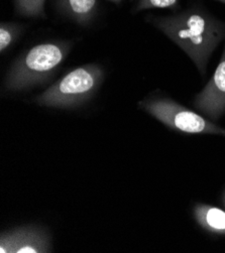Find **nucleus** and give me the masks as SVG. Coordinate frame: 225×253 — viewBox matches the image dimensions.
<instances>
[{"label":"nucleus","mask_w":225,"mask_h":253,"mask_svg":"<svg viewBox=\"0 0 225 253\" xmlns=\"http://www.w3.org/2000/svg\"><path fill=\"white\" fill-rule=\"evenodd\" d=\"M145 21L177 44L202 77L214 50L225 41V21L198 5L168 15H147Z\"/></svg>","instance_id":"nucleus-1"},{"label":"nucleus","mask_w":225,"mask_h":253,"mask_svg":"<svg viewBox=\"0 0 225 253\" xmlns=\"http://www.w3.org/2000/svg\"><path fill=\"white\" fill-rule=\"evenodd\" d=\"M72 47L68 41L39 43L12 64L4 81L7 92H21L48 80L66 60Z\"/></svg>","instance_id":"nucleus-2"},{"label":"nucleus","mask_w":225,"mask_h":253,"mask_svg":"<svg viewBox=\"0 0 225 253\" xmlns=\"http://www.w3.org/2000/svg\"><path fill=\"white\" fill-rule=\"evenodd\" d=\"M104 71L97 64L78 67L35 98L43 107L70 109L82 105L101 86Z\"/></svg>","instance_id":"nucleus-3"},{"label":"nucleus","mask_w":225,"mask_h":253,"mask_svg":"<svg viewBox=\"0 0 225 253\" xmlns=\"http://www.w3.org/2000/svg\"><path fill=\"white\" fill-rule=\"evenodd\" d=\"M138 107L173 130L190 134L225 136V128L169 97L154 96L146 98L139 101Z\"/></svg>","instance_id":"nucleus-4"},{"label":"nucleus","mask_w":225,"mask_h":253,"mask_svg":"<svg viewBox=\"0 0 225 253\" xmlns=\"http://www.w3.org/2000/svg\"><path fill=\"white\" fill-rule=\"evenodd\" d=\"M193 105L211 121H217L225 113V44L213 76L196 94Z\"/></svg>","instance_id":"nucleus-5"},{"label":"nucleus","mask_w":225,"mask_h":253,"mask_svg":"<svg viewBox=\"0 0 225 253\" xmlns=\"http://www.w3.org/2000/svg\"><path fill=\"white\" fill-rule=\"evenodd\" d=\"M49 241L46 234L35 227H22L2 234L0 238L1 253L48 252Z\"/></svg>","instance_id":"nucleus-6"},{"label":"nucleus","mask_w":225,"mask_h":253,"mask_svg":"<svg viewBox=\"0 0 225 253\" xmlns=\"http://www.w3.org/2000/svg\"><path fill=\"white\" fill-rule=\"evenodd\" d=\"M62 14L82 27H87L97 14V0H56Z\"/></svg>","instance_id":"nucleus-7"},{"label":"nucleus","mask_w":225,"mask_h":253,"mask_svg":"<svg viewBox=\"0 0 225 253\" xmlns=\"http://www.w3.org/2000/svg\"><path fill=\"white\" fill-rule=\"evenodd\" d=\"M195 221L202 229L212 234L225 236V211L207 204L198 203L193 208Z\"/></svg>","instance_id":"nucleus-8"},{"label":"nucleus","mask_w":225,"mask_h":253,"mask_svg":"<svg viewBox=\"0 0 225 253\" xmlns=\"http://www.w3.org/2000/svg\"><path fill=\"white\" fill-rule=\"evenodd\" d=\"M15 11L28 18H45V0H13Z\"/></svg>","instance_id":"nucleus-9"},{"label":"nucleus","mask_w":225,"mask_h":253,"mask_svg":"<svg viewBox=\"0 0 225 253\" xmlns=\"http://www.w3.org/2000/svg\"><path fill=\"white\" fill-rule=\"evenodd\" d=\"M23 30V24L15 22H1L0 24V52L5 50L12 45L19 38Z\"/></svg>","instance_id":"nucleus-10"},{"label":"nucleus","mask_w":225,"mask_h":253,"mask_svg":"<svg viewBox=\"0 0 225 253\" xmlns=\"http://www.w3.org/2000/svg\"><path fill=\"white\" fill-rule=\"evenodd\" d=\"M176 10L179 8V0H136L134 12H140L147 9H167Z\"/></svg>","instance_id":"nucleus-11"},{"label":"nucleus","mask_w":225,"mask_h":253,"mask_svg":"<svg viewBox=\"0 0 225 253\" xmlns=\"http://www.w3.org/2000/svg\"><path fill=\"white\" fill-rule=\"evenodd\" d=\"M221 201H222V204H223V206L225 207V190H224V191H223V193H222Z\"/></svg>","instance_id":"nucleus-12"},{"label":"nucleus","mask_w":225,"mask_h":253,"mask_svg":"<svg viewBox=\"0 0 225 253\" xmlns=\"http://www.w3.org/2000/svg\"><path fill=\"white\" fill-rule=\"evenodd\" d=\"M108 1L112 2V3H115V4H119L122 2V0H108Z\"/></svg>","instance_id":"nucleus-13"},{"label":"nucleus","mask_w":225,"mask_h":253,"mask_svg":"<svg viewBox=\"0 0 225 253\" xmlns=\"http://www.w3.org/2000/svg\"><path fill=\"white\" fill-rule=\"evenodd\" d=\"M215 1H218V2H221L222 4L225 5V0H215Z\"/></svg>","instance_id":"nucleus-14"}]
</instances>
